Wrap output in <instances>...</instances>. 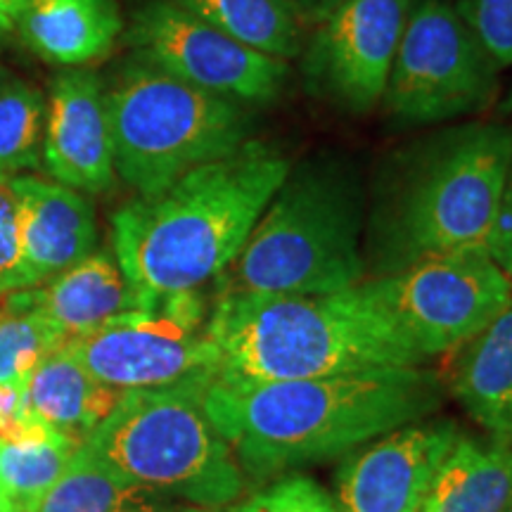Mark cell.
<instances>
[{
    "mask_svg": "<svg viewBox=\"0 0 512 512\" xmlns=\"http://www.w3.org/2000/svg\"><path fill=\"white\" fill-rule=\"evenodd\" d=\"M202 399L247 482L266 484L430 418L441 382L425 368L275 382L209 377Z\"/></svg>",
    "mask_w": 512,
    "mask_h": 512,
    "instance_id": "1",
    "label": "cell"
},
{
    "mask_svg": "<svg viewBox=\"0 0 512 512\" xmlns=\"http://www.w3.org/2000/svg\"><path fill=\"white\" fill-rule=\"evenodd\" d=\"M290 169L280 147L249 138L233 155L124 204L112 216V240L136 309L216 283Z\"/></svg>",
    "mask_w": 512,
    "mask_h": 512,
    "instance_id": "2",
    "label": "cell"
},
{
    "mask_svg": "<svg viewBox=\"0 0 512 512\" xmlns=\"http://www.w3.org/2000/svg\"><path fill=\"white\" fill-rule=\"evenodd\" d=\"M207 332L219 380H309L427 363L361 283L335 294H221Z\"/></svg>",
    "mask_w": 512,
    "mask_h": 512,
    "instance_id": "3",
    "label": "cell"
},
{
    "mask_svg": "<svg viewBox=\"0 0 512 512\" xmlns=\"http://www.w3.org/2000/svg\"><path fill=\"white\" fill-rule=\"evenodd\" d=\"M512 166V126L467 121L399 147L375 204L380 275L463 249H486Z\"/></svg>",
    "mask_w": 512,
    "mask_h": 512,
    "instance_id": "4",
    "label": "cell"
},
{
    "mask_svg": "<svg viewBox=\"0 0 512 512\" xmlns=\"http://www.w3.org/2000/svg\"><path fill=\"white\" fill-rule=\"evenodd\" d=\"M363 190L339 157L292 166L235 261L216 278L221 294H335L366 278Z\"/></svg>",
    "mask_w": 512,
    "mask_h": 512,
    "instance_id": "5",
    "label": "cell"
},
{
    "mask_svg": "<svg viewBox=\"0 0 512 512\" xmlns=\"http://www.w3.org/2000/svg\"><path fill=\"white\" fill-rule=\"evenodd\" d=\"M204 382L126 392L81 446L126 482L178 505L230 508L249 482L204 408Z\"/></svg>",
    "mask_w": 512,
    "mask_h": 512,
    "instance_id": "6",
    "label": "cell"
},
{
    "mask_svg": "<svg viewBox=\"0 0 512 512\" xmlns=\"http://www.w3.org/2000/svg\"><path fill=\"white\" fill-rule=\"evenodd\" d=\"M114 169L138 195H157L252 138L254 107L190 86L143 60L107 91Z\"/></svg>",
    "mask_w": 512,
    "mask_h": 512,
    "instance_id": "7",
    "label": "cell"
},
{
    "mask_svg": "<svg viewBox=\"0 0 512 512\" xmlns=\"http://www.w3.org/2000/svg\"><path fill=\"white\" fill-rule=\"evenodd\" d=\"M501 67L451 0L411 5L382 105L399 126H434L491 105Z\"/></svg>",
    "mask_w": 512,
    "mask_h": 512,
    "instance_id": "8",
    "label": "cell"
},
{
    "mask_svg": "<svg viewBox=\"0 0 512 512\" xmlns=\"http://www.w3.org/2000/svg\"><path fill=\"white\" fill-rule=\"evenodd\" d=\"M361 285L427 361L458 351L512 306V280L486 249L432 256Z\"/></svg>",
    "mask_w": 512,
    "mask_h": 512,
    "instance_id": "9",
    "label": "cell"
},
{
    "mask_svg": "<svg viewBox=\"0 0 512 512\" xmlns=\"http://www.w3.org/2000/svg\"><path fill=\"white\" fill-rule=\"evenodd\" d=\"M207 320L202 290L181 292L119 313L64 347L88 373L121 394L174 387L214 375L219 354Z\"/></svg>",
    "mask_w": 512,
    "mask_h": 512,
    "instance_id": "10",
    "label": "cell"
},
{
    "mask_svg": "<svg viewBox=\"0 0 512 512\" xmlns=\"http://www.w3.org/2000/svg\"><path fill=\"white\" fill-rule=\"evenodd\" d=\"M126 41L138 60L249 107L278 100L290 76L287 62L242 46L174 0H150L133 12Z\"/></svg>",
    "mask_w": 512,
    "mask_h": 512,
    "instance_id": "11",
    "label": "cell"
},
{
    "mask_svg": "<svg viewBox=\"0 0 512 512\" xmlns=\"http://www.w3.org/2000/svg\"><path fill=\"white\" fill-rule=\"evenodd\" d=\"M413 0H349L316 24L304 55L306 86L339 110L380 105Z\"/></svg>",
    "mask_w": 512,
    "mask_h": 512,
    "instance_id": "12",
    "label": "cell"
},
{
    "mask_svg": "<svg viewBox=\"0 0 512 512\" xmlns=\"http://www.w3.org/2000/svg\"><path fill=\"white\" fill-rule=\"evenodd\" d=\"M460 437L453 420H418L356 448L337 467V512H420Z\"/></svg>",
    "mask_w": 512,
    "mask_h": 512,
    "instance_id": "13",
    "label": "cell"
},
{
    "mask_svg": "<svg viewBox=\"0 0 512 512\" xmlns=\"http://www.w3.org/2000/svg\"><path fill=\"white\" fill-rule=\"evenodd\" d=\"M43 164L72 190L105 192L114 185V143L107 91L88 69H69L50 86Z\"/></svg>",
    "mask_w": 512,
    "mask_h": 512,
    "instance_id": "14",
    "label": "cell"
},
{
    "mask_svg": "<svg viewBox=\"0 0 512 512\" xmlns=\"http://www.w3.org/2000/svg\"><path fill=\"white\" fill-rule=\"evenodd\" d=\"M19 242L34 287L48 283L95 252L93 207L79 190L34 176H12Z\"/></svg>",
    "mask_w": 512,
    "mask_h": 512,
    "instance_id": "15",
    "label": "cell"
},
{
    "mask_svg": "<svg viewBox=\"0 0 512 512\" xmlns=\"http://www.w3.org/2000/svg\"><path fill=\"white\" fill-rule=\"evenodd\" d=\"M5 302L38 311L67 342L136 309L117 259L107 252H93L48 283L5 294Z\"/></svg>",
    "mask_w": 512,
    "mask_h": 512,
    "instance_id": "16",
    "label": "cell"
},
{
    "mask_svg": "<svg viewBox=\"0 0 512 512\" xmlns=\"http://www.w3.org/2000/svg\"><path fill=\"white\" fill-rule=\"evenodd\" d=\"M17 34L57 67H81L110 53L124 22L117 0H27Z\"/></svg>",
    "mask_w": 512,
    "mask_h": 512,
    "instance_id": "17",
    "label": "cell"
},
{
    "mask_svg": "<svg viewBox=\"0 0 512 512\" xmlns=\"http://www.w3.org/2000/svg\"><path fill=\"white\" fill-rule=\"evenodd\" d=\"M512 503V437H467L441 463L420 512H503Z\"/></svg>",
    "mask_w": 512,
    "mask_h": 512,
    "instance_id": "18",
    "label": "cell"
},
{
    "mask_svg": "<svg viewBox=\"0 0 512 512\" xmlns=\"http://www.w3.org/2000/svg\"><path fill=\"white\" fill-rule=\"evenodd\" d=\"M451 392L489 437H512V306L458 351Z\"/></svg>",
    "mask_w": 512,
    "mask_h": 512,
    "instance_id": "19",
    "label": "cell"
},
{
    "mask_svg": "<svg viewBox=\"0 0 512 512\" xmlns=\"http://www.w3.org/2000/svg\"><path fill=\"white\" fill-rule=\"evenodd\" d=\"M121 396L88 373L67 347L43 358L29 382V403L36 418L76 446L91 437Z\"/></svg>",
    "mask_w": 512,
    "mask_h": 512,
    "instance_id": "20",
    "label": "cell"
},
{
    "mask_svg": "<svg viewBox=\"0 0 512 512\" xmlns=\"http://www.w3.org/2000/svg\"><path fill=\"white\" fill-rule=\"evenodd\" d=\"M174 3L261 55L290 62L302 53V19L292 0H174Z\"/></svg>",
    "mask_w": 512,
    "mask_h": 512,
    "instance_id": "21",
    "label": "cell"
},
{
    "mask_svg": "<svg viewBox=\"0 0 512 512\" xmlns=\"http://www.w3.org/2000/svg\"><path fill=\"white\" fill-rule=\"evenodd\" d=\"M178 503L126 482L79 446L36 512H171Z\"/></svg>",
    "mask_w": 512,
    "mask_h": 512,
    "instance_id": "22",
    "label": "cell"
},
{
    "mask_svg": "<svg viewBox=\"0 0 512 512\" xmlns=\"http://www.w3.org/2000/svg\"><path fill=\"white\" fill-rule=\"evenodd\" d=\"M76 448L79 446L41 420L27 430L0 437V494L8 496L22 512H36Z\"/></svg>",
    "mask_w": 512,
    "mask_h": 512,
    "instance_id": "23",
    "label": "cell"
},
{
    "mask_svg": "<svg viewBox=\"0 0 512 512\" xmlns=\"http://www.w3.org/2000/svg\"><path fill=\"white\" fill-rule=\"evenodd\" d=\"M46 98L31 83L0 74V178H12L41 162Z\"/></svg>",
    "mask_w": 512,
    "mask_h": 512,
    "instance_id": "24",
    "label": "cell"
},
{
    "mask_svg": "<svg viewBox=\"0 0 512 512\" xmlns=\"http://www.w3.org/2000/svg\"><path fill=\"white\" fill-rule=\"evenodd\" d=\"M67 344L41 313L5 302L0 309V387H29L46 356Z\"/></svg>",
    "mask_w": 512,
    "mask_h": 512,
    "instance_id": "25",
    "label": "cell"
},
{
    "mask_svg": "<svg viewBox=\"0 0 512 512\" xmlns=\"http://www.w3.org/2000/svg\"><path fill=\"white\" fill-rule=\"evenodd\" d=\"M230 512H337V505L316 479L292 472L266 482L264 489L249 494Z\"/></svg>",
    "mask_w": 512,
    "mask_h": 512,
    "instance_id": "26",
    "label": "cell"
},
{
    "mask_svg": "<svg viewBox=\"0 0 512 512\" xmlns=\"http://www.w3.org/2000/svg\"><path fill=\"white\" fill-rule=\"evenodd\" d=\"M458 15L498 67H512V0H456Z\"/></svg>",
    "mask_w": 512,
    "mask_h": 512,
    "instance_id": "27",
    "label": "cell"
},
{
    "mask_svg": "<svg viewBox=\"0 0 512 512\" xmlns=\"http://www.w3.org/2000/svg\"><path fill=\"white\" fill-rule=\"evenodd\" d=\"M34 287L19 242L17 197L10 178H0V294Z\"/></svg>",
    "mask_w": 512,
    "mask_h": 512,
    "instance_id": "28",
    "label": "cell"
},
{
    "mask_svg": "<svg viewBox=\"0 0 512 512\" xmlns=\"http://www.w3.org/2000/svg\"><path fill=\"white\" fill-rule=\"evenodd\" d=\"M486 254L512 280V166L501 202H498L494 223H491L489 238H486Z\"/></svg>",
    "mask_w": 512,
    "mask_h": 512,
    "instance_id": "29",
    "label": "cell"
},
{
    "mask_svg": "<svg viewBox=\"0 0 512 512\" xmlns=\"http://www.w3.org/2000/svg\"><path fill=\"white\" fill-rule=\"evenodd\" d=\"M36 420L29 403V387H0V437L27 430Z\"/></svg>",
    "mask_w": 512,
    "mask_h": 512,
    "instance_id": "30",
    "label": "cell"
},
{
    "mask_svg": "<svg viewBox=\"0 0 512 512\" xmlns=\"http://www.w3.org/2000/svg\"><path fill=\"white\" fill-rule=\"evenodd\" d=\"M294 8L299 12V19L302 24H309V27H316V24L328 19L337 8H342L349 0H292Z\"/></svg>",
    "mask_w": 512,
    "mask_h": 512,
    "instance_id": "31",
    "label": "cell"
},
{
    "mask_svg": "<svg viewBox=\"0 0 512 512\" xmlns=\"http://www.w3.org/2000/svg\"><path fill=\"white\" fill-rule=\"evenodd\" d=\"M27 0H0V31H12Z\"/></svg>",
    "mask_w": 512,
    "mask_h": 512,
    "instance_id": "32",
    "label": "cell"
},
{
    "mask_svg": "<svg viewBox=\"0 0 512 512\" xmlns=\"http://www.w3.org/2000/svg\"><path fill=\"white\" fill-rule=\"evenodd\" d=\"M498 110H501L503 117H510L512 119V88H510V93L505 95V100L501 102V107H498Z\"/></svg>",
    "mask_w": 512,
    "mask_h": 512,
    "instance_id": "33",
    "label": "cell"
},
{
    "mask_svg": "<svg viewBox=\"0 0 512 512\" xmlns=\"http://www.w3.org/2000/svg\"><path fill=\"white\" fill-rule=\"evenodd\" d=\"M0 512H22V510H19L17 505L12 503L8 496H3V494H0Z\"/></svg>",
    "mask_w": 512,
    "mask_h": 512,
    "instance_id": "34",
    "label": "cell"
},
{
    "mask_svg": "<svg viewBox=\"0 0 512 512\" xmlns=\"http://www.w3.org/2000/svg\"><path fill=\"white\" fill-rule=\"evenodd\" d=\"M171 512H221V510H207V508H195V505H176Z\"/></svg>",
    "mask_w": 512,
    "mask_h": 512,
    "instance_id": "35",
    "label": "cell"
},
{
    "mask_svg": "<svg viewBox=\"0 0 512 512\" xmlns=\"http://www.w3.org/2000/svg\"><path fill=\"white\" fill-rule=\"evenodd\" d=\"M5 31H0V53H3V46H5V38H3Z\"/></svg>",
    "mask_w": 512,
    "mask_h": 512,
    "instance_id": "36",
    "label": "cell"
},
{
    "mask_svg": "<svg viewBox=\"0 0 512 512\" xmlns=\"http://www.w3.org/2000/svg\"><path fill=\"white\" fill-rule=\"evenodd\" d=\"M503 512H512V503H510V505H508V508H505Z\"/></svg>",
    "mask_w": 512,
    "mask_h": 512,
    "instance_id": "37",
    "label": "cell"
}]
</instances>
